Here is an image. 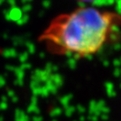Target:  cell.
I'll return each mask as SVG.
<instances>
[{
	"label": "cell",
	"instance_id": "cell-1",
	"mask_svg": "<svg viewBox=\"0 0 121 121\" xmlns=\"http://www.w3.org/2000/svg\"><path fill=\"white\" fill-rule=\"evenodd\" d=\"M119 16L93 8H80L56 18L40 36L52 51L78 57L94 55L107 43Z\"/></svg>",
	"mask_w": 121,
	"mask_h": 121
},
{
	"label": "cell",
	"instance_id": "cell-2",
	"mask_svg": "<svg viewBox=\"0 0 121 121\" xmlns=\"http://www.w3.org/2000/svg\"><path fill=\"white\" fill-rule=\"evenodd\" d=\"M79 1H82V2H92L93 0H79Z\"/></svg>",
	"mask_w": 121,
	"mask_h": 121
}]
</instances>
